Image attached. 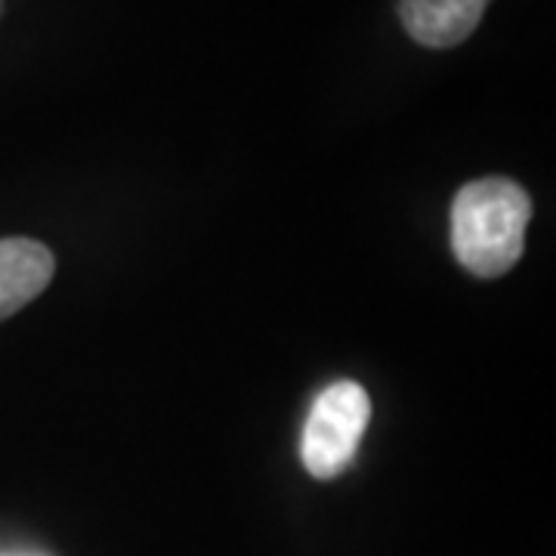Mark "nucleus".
<instances>
[{"instance_id":"obj_1","label":"nucleus","mask_w":556,"mask_h":556,"mask_svg":"<svg viewBox=\"0 0 556 556\" xmlns=\"http://www.w3.org/2000/svg\"><path fill=\"white\" fill-rule=\"evenodd\" d=\"M532 201L507 177L467 182L452 204V251L457 263L477 278L510 273L522 257Z\"/></svg>"},{"instance_id":"obj_2","label":"nucleus","mask_w":556,"mask_h":556,"mask_svg":"<svg viewBox=\"0 0 556 556\" xmlns=\"http://www.w3.org/2000/svg\"><path fill=\"white\" fill-rule=\"evenodd\" d=\"M368 420L371 399L356 380H338L328 390H321L300 437V457L309 477H340L353 464Z\"/></svg>"},{"instance_id":"obj_3","label":"nucleus","mask_w":556,"mask_h":556,"mask_svg":"<svg viewBox=\"0 0 556 556\" xmlns=\"http://www.w3.org/2000/svg\"><path fill=\"white\" fill-rule=\"evenodd\" d=\"M489 0H399L405 31L430 50L457 47L477 31Z\"/></svg>"},{"instance_id":"obj_4","label":"nucleus","mask_w":556,"mask_h":556,"mask_svg":"<svg viewBox=\"0 0 556 556\" xmlns=\"http://www.w3.org/2000/svg\"><path fill=\"white\" fill-rule=\"evenodd\" d=\"M56 260L31 239H0V318L20 313L50 285Z\"/></svg>"},{"instance_id":"obj_5","label":"nucleus","mask_w":556,"mask_h":556,"mask_svg":"<svg viewBox=\"0 0 556 556\" xmlns=\"http://www.w3.org/2000/svg\"><path fill=\"white\" fill-rule=\"evenodd\" d=\"M0 556H47L40 551H0Z\"/></svg>"},{"instance_id":"obj_6","label":"nucleus","mask_w":556,"mask_h":556,"mask_svg":"<svg viewBox=\"0 0 556 556\" xmlns=\"http://www.w3.org/2000/svg\"><path fill=\"white\" fill-rule=\"evenodd\" d=\"M0 10H3V0H0Z\"/></svg>"}]
</instances>
